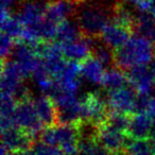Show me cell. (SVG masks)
Segmentation results:
<instances>
[{"label": "cell", "mask_w": 155, "mask_h": 155, "mask_svg": "<svg viewBox=\"0 0 155 155\" xmlns=\"http://www.w3.org/2000/svg\"><path fill=\"white\" fill-rule=\"evenodd\" d=\"M151 70H152L153 77H154V82H155V61L152 63V66H151Z\"/></svg>", "instance_id": "obj_34"}, {"label": "cell", "mask_w": 155, "mask_h": 155, "mask_svg": "<svg viewBox=\"0 0 155 155\" xmlns=\"http://www.w3.org/2000/svg\"><path fill=\"white\" fill-rule=\"evenodd\" d=\"M10 155H33V154H32V152H29V151H21V152L10 153Z\"/></svg>", "instance_id": "obj_33"}, {"label": "cell", "mask_w": 155, "mask_h": 155, "mask_svg": "<svg viewBox=\"0 0 155 155\" xmlns=\"http://www.w3.org/2000/svg\"><path fill=\"white\" fill-rule=\"evenodd\" d=\"M127 83H129L127 74H125L123 72L122 69L116 67V68L107 69L105 71V75H104L102 86L104 88L108 89V91H110L127 86Z\"/></svg>", "instance_id": "obj_21"}, {"label": "cell", "mask_w": 155, "mask_h": 155, "mask_svg": "<svg viewBox=\"0 0 155 155\" xmlns=\"http://www.w3.org/2000/svg\"><path fill=\"white\" fill-rule=\"evenodd\" d=\"M115 5L103 1L79 2L73 17L82 34L91 38L101 36L102 31L112 20Z\"/></svg>", "instance_id": "obj_1"}, {"label": "cell", "mask_w": 155, "mask_h": 155, "mask_svg": "<svg viewBox=\"0 0 155 155\" xmlns=\"http://www.w3.org/2000/svg\"><path fill=\"white\" fill-rule=\"evenodd\" d=\"M125 155H155V150L152 142L148 139L130 138Z\"/></svg>", "instance_id": "obj_23"}, {"label": "cell", "mask_w": 155, "mask_h": 155, "mask_svg": "<svg viewBox=\"0 0 155 155\" xmlns=\"http://www.w3.org/2000/svg\"><path fill=\"white\" fill-rule=\"evenodd\" d=\"M15 125L25 131L34 139L44 132V124L37 115L34 99L30 97L18 101L14 114Z\"/></svg>", "instance_id": "obj_6"}, {"label": "cell", "mask_w": 155, "mask_h": 155, "mask_svg": "<svg viewBox=\"0 0 155 155\" xmlns=\"http://www.w3.org/2000/svg\"><path fill=\"white\" fill-rule=\"evenodd\" d=\"M81 125L58 123L46 127L41 135L43 142L60 148L66 155H77L80 149Z\"/></svg>", "instance_id": "obj_4"}, {"label": "cell", "mask_w": 155, "mask_h": 155, "mask_svg": "<svg viewBox=\"0 0 155 155\" xmlns=\"http://www.w3.org/2000/svg\"><path fill=\"white\" fill-rule=\"evenodd\" d=\"M135 31L137 34L155 41V20L149 15V13H141L137 16Z\"/></svg>", "instance_id": "obj_24"}, {"label": "cell", "mask_w": 155, "mask_h": 155, "mask_svg": "<svg viewBox=\"0 0 155 155\" xmlns=\"http://www.w3.org/2000/svg\"><path fill=\"white\" fill-rule=\"evenodd\" d=\"M94 56L97 58L104 66H108L110 64H115L114 60V51L107 46H105L103 43L102 44H95L94 47Z\"/></svg>", "instance_id": "obj_25"}, {"label": "cell", "mask_w": 155, "mask_h": 155, "mask_svg": "<svg viewBox=\"0 0 155 155\" xmlns=\"http://www.w3.org/2000/svg\"><path fill=\"white\" fill-rule=\"evenodd\" d=\"M79 2H82V1H103L106 3H110V5H115V3L119 2L118 0H78Z\"/></svg>", "instance_id": "obj_31"}, {"label": "cell", "mask_w": 155, "mask_h": 155, "mask_svg": "<svg viewBox=\"0 0 155 155\" xmlns=\"http://www.w3.org/2000/svg\"><path fill=\"white\" fill-rule=\"evenodd\" d=\"M18 1H28V0H18Z\"/></svg>", "instance_id": "obj_35"}, {"label": "cell", "mask_w": 155, "mask_h": 155, "mask_svg": "<svg viewBox=\"0 0 155 155\" xmlns=\"http://www.w3.org/2000/svg\"><path fill=\"white\" fill-rule=\"evenodd\" d=\"M1 30L2 33L11 36L18 43L21 41L24 27L17 16H14L7 8H2L1 11Z\"/></svg>", "instance_id": "obj_19"}, {"label": "cell", "mask_w": 155, "mask_h": 155, "mask_svg": "<svg viewBox=\"0 0 155 155\" xmlns=\"http://www.w3.org/2000/svg\"><path fill=\"white\" fill-rule=\"evenodd\" d=\"M81 75L80 65L74 61H68L62 74L55 80L54 91L78 95L81 86Z\"/></svg>", "instance_id": "obj_12"}, {"label": "cell", "mask_w": 155, "mask_h": 155, "mask_svg": "<svg viewBox=\"0 0 155 155\" xmlns=\"http://www.w3.org/2000/svg\"><path fill=\"white\" fill-rule=\"evenodd\" d=\"M83 123L97 127L107 120L110 115L107 101L99 93H87L82 99Z\"/></svg>", "instance_id": "obj_8"}, {"label": "cell", "mask_w": 155, "mask_h": 155, "mask_svg": "<svg viewBox=\"0 0 155 155\" xmlns=\"http://www.w3.org/2000/svg\"><path fill=\"white\" fill-rule=\"evenodd\" d=\"M82 35L83 34L78 26L77 21L72 19H68L60 25L56 39L58 43H69V41H72L81 37Z\"/></svg>", "instance_id": "obj_22"}, {"label": "cell", "mask_w": 155, "mask_h": 155, "mask_svg": "<svg viewBox=\"0 0 155 155\" xmlns=\"http://www.w3.org/2000/svg\"><path fill=\"white\" fill-rule=\"evenodd\" d=\"M129 84L135 89L139 97L151 96L155 87L154 77L148 66H138L129 70Z\"/></svg>", "instance_id": "obj_13"}, {"label": "cell", "mask_w": 155, "mask_h": 155, "mask_svg": "<svg viewBox=\"0 0 155 155\" xmlns=\"http://www.w3.org/2000/svg\"><path fill=\"white\" fill-rule=\"evenodd\" d=\"M93 39L94 38L82 35L81 37L69 43H60L64 58L68 61H74V62L79 61L83 62L87 60L94 52L96 43Z\"/></svg>", "instance_id": "obj_11"}, {"label": "cell", "mask_w": 155, "mask_h": 155, "mask_svg": "<svg viewBox=\"0 0 155 155\" xmlns=\"http://www.w3.org/2000/svg\"><path fill=\"white\" fill-rule=\"evenodd\" d=\"M95 138L108 153L112 155H121L127 149L131 137L127 131L105 121L95 127Z\"/></svg>", "instance_id": "obj_7"}, {"label": "cell", "mask_w": 155, "mask_h": 155, "mask_svg": "<svg viewBox=\"0 0 155 155\" xmlns=\"http://www.w3.org/2000/svg\"><path fill=\"white\" fill-rule=\"evenodd\" d=\"M155 125V118L143 112H136L131 115L127 134L131 138L147 139L151 137L153 127Z\"/></svg>", "instance_id": "obj_16"}, {"label": "cell", "mask_w": 155, "mask_h": 155, "mask_svg": "<svg viewBox=\"0 0 155 155\" xmlns=\"http://www.w3.org/2000/svg\"><path fill=\"white\" fill-rule=\"evenodd\" d=\"M115 66L131 70L138 66H148L155 61V47L152 41L139 34L132 35L119 49L114 51Z\"/></svg>", "instance_id": "obj_2"}, {"label": "cell", "mask_w": 155, "mask_h": 155, "mask_svg": "<svg viewBox=\"0 0 155 155\" xmlns=\"http://www.w3.org/2000/svg\"><path fill=\"white\" fill-rule=\"evenodd\" d=\"M48 1L46 0H28L17 14L20 24L24 27L21 41L37 47L44 43L41 30L45 21V11Z\"/></svg>", "instance_id": "obj_3"}, {"label": "cell", "mask_w": 155, "mask_h": 155, "mask_svg": "<svg viewBox=\"0 0 155 155\" xmlns=\"http://www.w3.org/2000/svg\"><path fill=\"white\" fill-rule=\"evenodd\" d=\"M2 132V146L11 153L28 151L32 147L33 138L18 127H12Z\"/></svg>", "instance_id": "obj_15"}, {"label": "cell", "mask_w": 155, "mask_h": 155, "mask_svg": "<svg viewBox=\"0 0 155 155\" xmlns=\"http://www.w3.org/2000/svg\"><path fill=\"white\" fill-rule=\"evenodd\" d=\"M33 155H66L60 148L45 142H36L32 146Z\"/></svg>", "instance_id": "obj_26"}, {"label": "cell", "mask_w": 155, "mask_h": 155, "mask_svg": "<svg viewBox=\"0 0 155 155\" xmlns=\"http://www.w3.org/2000/svg\"><path fill=\"white\" fill-rule=\"evenodd\" d=\"M107 104L110 112L124 115H133L137 112V93L132 86H124L107 94Z\"/></svg>", "instance_id": "obj_9"}, {"label": "cell", "mask_w": 155, "mask_h": 155, "mask_svg": "<svg viewBox=\"0 0 155 155\" xmlns=\"http://www.w3.org/2000/svg\"><path fill=\"white\" fill-rule=\"evenodd\" d=\"M34 105L44 127H49L58 124V110H56L53 99L49 95H41L36 97L34 99Z\"/></svg>", "instance_id": "obj_17"}, {"label": "cell", "mask_w": 155, "mask_h": 155, "mask_svg": "<svg viewBox=\"0 0 155 155\" xmlns=\"http://www.w3.org/2000/svg\"><path fill=\"white\" fill-rule=\"evenodd\" d=\"M14 48H15V39L2 33L1 34V45H0V52H1L2 61L7 60L10 55H12Z\"/></svg>", "instance_id": "obj_28"}, {"label": "cell", "mask_w": 155, "mask_h": 155, "mask_svg": "<svg viewBox=\"0 0 155 155\" xmlns=\"http://www.w3.org/2000/svg\"><path fill=\"white\" fill-rule=\"evenodd\" d=\"M12 55L26 78L32 77L36 69L41 65V58L37 48L30 44L17 43Z\"/></svg>", "instance_id": "obj_10"}, {"label": "cell", "mask_w": 155, "mask_h": 155, "mask_svg": "<svg viewBox=\"0 0 155 155\" xmlns=\"http://www.w3.org/2000/svg\"><path fill=\"white\" fill-rule=\"evenodd\" d=\"M137 112H143L155 118V97H139L138 99Z\"/></svg>", "instance_id": "obj_27"}, {"label": "cell", "mask_w": 155, "mask_h": 155, "mask_svg": "<svg viewBox=\"0 0 155 155\" xmlns=\"http://www.w3.org/2000/svg\"><path fill=\"white\" fill-rule=\"evenodd\" d=\"M119 2L123 1L129 5H132L135 9H137L140 13H147L150 10L154 0H118Z\"/></svg>", "instance_id": "obj_29"}, {"label": "cell", "mask_w": 155, "mask_h": 155, "mask_svg": "<svg viewBox=\"0 0 155 155\" xmlns=\"http://www.w3.org/2000/svg\"><path fill=\"white\" fill-rule=\"evenodd\" d=\"M26 79L21 69L14 60L2 61L1 66V94L15 97L18 101L30 97V91L26 87Z\"/></svg>", "instance_id": "obj_5"}, {"label": "cell", "mask_w": 155, "mask_h": 155, "mask_svg": "<svg viewBox=\"0 0 155 155\" xmlns=\"http://www.w3.org/2000/svg\"><path fill=\"white\" fill-rule=\"evenodd\" d=\"M133 30L121 24L110 20L101 33V41L105 46L115 51L122 47L132 36Z\"/></svg>", "instance_id": "obj_14"}, {"label": "cell", "mask_w": 155, "mask_h": 155, "mask_svg": "<svg viewBox=\"0 0 155 155\" xmlns=\"http://www.w3.org/2000/svg\"><path fill=\"white\" fill-rule=\"evenodd\" d=\"M104 65L95 56H89L87 60L83 61L81 65V74L87 82L94 85L103 84L105 75Z\"/></svg>", "instance_id": "obj_18"}, {"label": "cell", "mask_w": 155, "mask_h": 155, "mask_svg": "<svg viewBox=\"0 0 155 155\" xmlns=\"http://www.w3.org/2000/svg\"><path fill=\"white\" fill-rule=\"evenodd\" d=\"M77 155H83V154H81V153H78V154Z\"/></svg>", "instance_id": "obj_36"}, {"label": "cell", "mask_w": 155, "mask_h": 155, "mask_svg": "<svg viewBox=\"0 0 155 155\" xmlns=\"http://www.w3.org/2000/svg\"><path fill=\"white\" fill-rule=\"evenodd\" d=\"M32 79L34 81L36 87L43 93V95H51L52 91L55 87V80L51 74L47 71V69L44 67L43 62L41 65L36 69L32 74Z\"/></svg>", "instance_id": "obj_20"}, {"label": "cell", "mask_w": 155, "mask_h": 155, "mask_svg": "<svg viewBox=\"0 0 155 155\" xmlns=\"http://www.w3.org/2000/svg\"><path fill=\"white\" fill-rule=\"evenodd\" d=\"M147 13H149V15H150L151 17H152L153 19L155 20V0L153 1V3H152V5H151L150 10H149Z\"/></svg>", "instance_id": "obj_32"}, {"label": "cell", "mask_w": 155, "mask_h": 155, "mask_svg": "<svg viewBox=\"0 0 155 155\" xmlns=\"http://www.w3.org/2000/svg\"><path fill=\"white\" fill-rule=\"evenodd\" d=\"M15 1L16 0H1V5H2V8H7V9H9V8L11 7Z\"/></svg>", "instance_id": "obj_30"}]
</instances>
